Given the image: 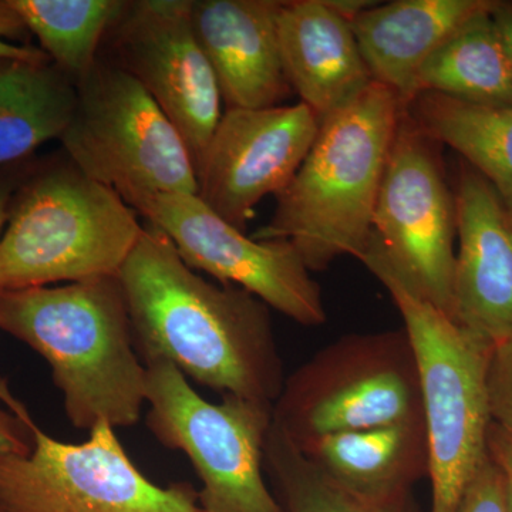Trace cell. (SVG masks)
I'll use <instances>...</instances> for the list:
<instances>
[{
	"instance_id": "obj_23",
	"label": "cell",
	"mask_w": 512,
	"mask_h": 512,
	"mask_svg": "<svg viewBox=\"0 0 512 512\" xmlns=\"http://www.w3.org/2000/svg\"><path fill=\"white\" fill-rule=\"evenodd\" d=\"M264 467L286 512H419L412 493L372 500L340 487L308 460L272 420Z\"/></svg>"
},
{
	"instance_id": "obj_27",
	"label": "cell",
	"mask_w": 512,
	"mask_h": 512,
	"mask_svg": "<svg viewBox=\"0 0 512 512\" xmlns=\"http://www.w3.org/2000/svg\"><path fill=\"white\" fill-rule=\"evenodd\" d=\"M3 404L6 409L0 406V454H28L32 448L29 426L15 406Z\"/></svg>"
},
{
	"instance_id": "obj_29",
	"label": "cell",
	"mask_w": 512,
	"mask_h": 512,
	"mask_svg": "<svg viewBox=\"0 0 512 512\" xmlns=\"http://www.w3.org/2000/svg\"><path fill=\"white\" fill-rule=\"evenodd\" d=\"M501 40H503L505 52L512 66V2H500L497 0L493 12H491Z\"/></svg>"
},
{
	"instance_id": "obj_14",
	"label": "cell",
	"mask_w": 512,
	"mask_h": 512,
	"mask_svg": "<svg viewBox=\"0 0 512 512\" xmlns=\"http://www.w3.org/2000/svg\"><path fill=\"white\" fill-rule=\"evenodd\" d=\"M456 202L453 319L488 348L512 335V208L463 163Z\"/></svg>"
},
{
	"instance_id": "obj_25",
	"label": "cell",
	"mask_w": 512,
	"mask_h": 512,
	"mask_svg": "<svg viewBox=\"0 0 512 512\" xmlns=\"http://www.w3.org/2000/svg\"><path fill=\"white\" fill-rule=\"evenodd\" d=\"M457 512H508L503 478L490 457L468 484Z\"/></svg>"
},
{
	"instance_id": "obj_4",
	"label": "cell",
	"mask_w": 512,
	"mask_h": 512,
	"mask_svg": "<svg viewBox=\"0 0 512 512\" xmlns=\"http://www.w3.org/2000/svg\"><path fill=\"white\" fill-rule=\"evenodd\" d=\"M360 262L392 296L416 357L429 444L430 512H457L468 484L488 457L491 348L417 295L373 238Z\"/></svg>"
},
{
	"instance_id": "obj_17",
	"label": "cell",
	"mask_w": 512,
	"mask_h": 512,
	"mask_svg": "<svg viewBox=\"0 0 512 512\" xmlns=\"http://www.w3.org/2000/svg\"><path fill=\"white\" fill-rule=\"evenodd\" d=\"M495 0H394L370 6L350 20L370 76L409 106L427 60L467 20Z\"/></svg>"
},
{
	"instance_id": "obj_10",
	"label": "cell",
	"mask_w": 512,
	"mask_h": 512,
	"mask_svg": "<svg viewBox=\"0 0 512 512\" xmlns=\"http://www.w3.org/2000/svg\"><path fill=\"white\" fill-rule=\"evenodd\" d=\"M439 144L404 110L373 215V241L417 295L453 318L457 220Z\"/></svg>"
},
{
	"instance_id": "obj_30",
	"label": "cell",
	"mask_w": 512,
	"mask_h": 512,
	"mask_svg": "<svg viewBox=\"0 0 512 512\" xmlns=\"http://www.w3.org/2000/svg\"><path fill=\"white\" fill-rule=\"evenodd\" d=\"M13 197H15L13 185L9 183H0V239H2L6 222H8L10 205H12Z\"/></svg>"
},
{
	"instance_id": "obj_19",
	"label": "cell",
	"mask_w": 512,
	"mask_h": 512,
	"mask_svg": "<svg viewBox=\"0 0 512 512\" xmlns=\"http://www.w3.org/2000/svg\"><path fill=\"white\" fill-rule=\"evenodd\" d=\"M76 104L77 83L49 59H0V165L60 140Z\"/></svg>"
},
{
	"instance_id": "obj_15",
	"label": "cell",
	"mask_w": 512,
	"mask_h": 512,
	"mask_svg": "<svg viewBox=\"0 0 512 512\" xmlns=\"http://www.w3.org/2000/svg\"><path fill=\"white\" fill-rule=\"evenodd\" d=\"M281 0H191L192 30L227 109L282 106L291 94L279 47Z\"/></svg>"
},
{
	"instance_id": "obj_1",
	"label": "cell",
	"mask_w": 512,
	"mask_h": 512,
	"mask_svg": "<svg viewBox=\"0 0 512 512\" xmlns=\"http://www.w3.org/2000/svg\"><path fill=\"white\" fill-rule=\"evenodd\" d=\"M134 345L222 396L272 404L285 383L269 306L190 268L163 232L146 225L121 268Z\"/></svg>"
},
{
	"instance_id": "obj_7",
	"label": "cell",
	"mask_w": 512,
	"mask_h": 512,
	"mask_svg": "<svg viewBox=\"0 0 512 512\" xmlns=\"http://www.w3.org/2000/svg\"><path fill=\"white\" fill-rule=\"evenodd\" d=\"M70 163L133 207L158 194L197 195L190 148L147 90L119 64L97 63L77 83L60 137Z\"/></svg>"
},
{
	"instance_id": "obj_3",
	"label": "cell",
	"mask_w": 512,
	"mask_h": 512,
	"mask_svg": "<svg viewBox=\"0 0 512 512\" xmlns=\"http://www.w3.org/2000/svg\"><path fill=\"white\" fill-rule=\"evenodd\" d=\"M407 104L372 80L362 93L320 123L298 173L276 195L259 241L284 239L309 272L336 259H362L373 237V215L394 137Z\"/></svg>"
},
{
	"instance_id": "obj_31",
	"label": "cell",
	"mask_w": 512,
	"mask_h": 512,
	"mask_svg": "<svg viewBox=\"0 0 512 512\" xmlns=\"http://www.w3.org/2000/svg\"><path fill=\"white\" fill-rule=\"evenodd\" d=\"M0 512H3L2 510H0Z\"/></svg>"
},
{
	"instance_id": "obj_13",
	"label": "cell",
	"mask_w": 512,
	"mask_h": 512,
	"mask_svg": "<svg viewBox=\"0 0 512 512\" xmlns=\"http://www.w3.org/2000/svg\"><path fill=\"white\" fill-rule=\"evenodd\" d=\"M308 106L227 109L197 168V197L241 231L256 205L285 190L318 136Z\"/></svg>"
},
{
	"instance_id": "obj_6",
	"label": "cell",
	"mask_w": 512,
	"mask_h": 512,
	"mask_svg": "<svg viewBox=\"0 0 512 512\" xmlns=\"http://www.w3.org/2000/svg\"><path fill=\"white\" fill-rule=\"evenodd\" d=\"M272 420L295 446L343 431L424 421L406 330L353 333L316 352L285 377Z\"/></svg>"
},
{
	"instance_id": "obj_21",
	"label": "cell",
	"mask_w": 512,
	"mask_h": 512,
	"mask_svg": "<svg viewBox=\"0 0 512 512\" xmlns=\"http://www.w3.org/2000/svg\"><path fill=\"white\" fill-rule=\"evenodd\" d=\"M494 6L467 20L427 60L417 79V94L512 107V66L491 16Z\"/></svg>"
},
{
	"instance_id": "obj_11",
	"label": "cell",
	"mask_w": 512,
	"mask_h": 512,
	"mask_svg": "<svg viewBox=\"0 0 512 512\" xmlns=\"http://www.w3.org/2000/svg\"><path fill=\"white\" fill-rule=\"evenodd\" d=\"M131 208L163 232L194 271L252 293L299 325L326 322L322 288L291 242L249 237L194 194L151 195Z\"/></svg>"
},
{
	"instance_id": "obj_12",
	"label": "cell",
	"mask_w": 512,
	"mask_h": 512,
	"mask_svg": "<svg viewBox=\"0 0 512 512\" xmlns=\"http://www.w3.org/2000/svg\"><path fill=\"white\" fill-rule=\"evenodd\" d=\"M190 6L191 0L127 2L113 29L120 59L116 64L164 111L197 168L221 119L222 97L192 30Z\"/></svg>"
},
{
	"instance_id": "obj_8",
	"label": "cell",
	"mask_w": 512,
	"mask_h": 512,
	"mask_svg": "<svg viewBox=\"0 0 512 512\" xmlns=\"http://www.w3.org/2000/svg\"><path fill=\"white\" fill-rule=\"evenodd\" d=\"M144 365L148 430L191 461L202 512H286L264 478L272 404L231 394L211 403L167 360Z\"/></svg>"
},
{
	"instance_id": "obj_22",
	"label": "cell",
	"mask_w": 512,
	"mask_h": 512,
	"mask_svg": "<svg viewBox=\"0 0 512 512\" xmlns=\"http://www.w3.org/2000/svg\"><path fill=\"white\" fill-rule=\"evenodd\" d=\"M35 35L42 52L79 83L96 64L104 36L113 29L127 2L121 0H9Z\"/></svg>"
},
{
	"instance_id": "obj_24",
	"label": "cell",
	"mask_w": 512,
	"mask_h": 512,
	"mask_svg": "<svg viewBox=\"0 0 512 512\" xmlns=\"http://www.w3.org/2000/svg\"><path fill=\"white\" fill-rule=\"evenodd\" d=\"M487 389L493 423L512 433V335L491 348Z\"/></svg>"
},
{
	"instance_id": "obj_20",
	"label": "cell",
	"mask_w": 512,
	"mask_h": 512,
	"mask_svg": "<svg viewBox=\"0 0 512 512\" xmlns=\"http://www.w3.org/2000/svg\"><path fill=\"white\" fill-rule=\"evenodd\" d=\"M407 111L431 140L457 151L512 208V107L420 93Z\"/></svg>"
},
{
	"instance_id": "obj_28",
	"label": "cell",
	"mask_w": 512,
	"mask_h": 512,
	"mask_svg": "<svg viewBox=\"0 0 512 512\" xmlns=\"http://www.w3.org/2000/svg\"><path fill=\"white\" fill-rule=\"evenodd\" d=\"M487 453L503 478L505 503L512 512V433L491 423L487 437Z\"/></svg>"
},
{
	"instance_id": "obj_18",
	"label": "cell",
	"mask_w": 512,
	"mask_h": 512,
	"mask_svg": "<svg viewBox=\"0 0 512 512\" xmlns=\"http://www.w3.org/2000/svg\"><path fill=\"white\" fill-rule=\"evenodd\" d=\"M296 447L340 487L372 500L412 493L429 476L423 420L328 434Z\"/></svg>"
},
{
	"instance_id": "obj_9",
	"label": "cell",
	"mask_w": 512,
	"mask_h": 512,
	"mask_svg": "<svg viewBox=\"0 0 512 512\" xmlns=\"http://www.w3.org/2000/svg\"><path fill=\"white\" fill-rule=\"evenodd\" d=\"M0 402L15 406L32 433L28 454H0L3 512H202L191 484L151 483L110 424H97L83 443H63L37 426L3 380Z\"/></svg>"
},
{
	"instance_id": "obj_26",
	"label": "cell",
	"mask_w": 512,
	"mask_h": 512,
	"mask_svg": "<svg viewBox=\"0 0 512 512\" xmlns=\"http://www.w3.org/2000/svg\"><path fill=\"white\" fill-rule=\"evenodd\" d=\"M26 33H29V30L26 28L25 22L10 5L9 0H0V59H49L42 49L19 45L18 40H22Z\"/></svg>"
},
{
	"instance_id": "obj_16",
	"label": "cell",
	"mask_w": 512,
	"mask_h": 512,
	"mask_svg": "<svg viewBox=\"0 0 512 512\" xmlns=\"http://www.w3.org/2000/svg\"><path fill=\"white\" fill-rule=\"evenodd\" d=\"M276 23L286 79L320 123L372 82L349 20L329 0H281Z\"/></svg>"
},
{
	"instance_id": "obj_5",
	"label": "cell",
	"mask_w": 512,
	"mask_h": 512,
	"mask_svg": "<svg viewBox=\"0 0 512 512\" xmlns=\"http://www.w3.org/2000/svg\"><path fill=\"white\" fill-rule=\"evenodd\" d=\"M116 191L52 168L13 197L0 239V291L119 276L144 225Z\"/></svg>"
},
{
	"instance_id": "obj_2",
	"label": "cell",
	"mask_w": 512,
	"mask_h": 512,
	"mask_svg": "<svg viewBox=\"0 0 512 512\" xmlns=\"http://www.w3.org/2000/svg\"><path fill=\"white\" fill-rule=\"evenodd\" d=\"M0 329L45 357L76 429L140 420L147 367L119 276L0 291Z\"/></svg>"
}]
</instances>
